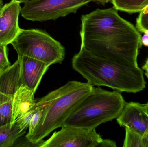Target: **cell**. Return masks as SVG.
I'll return each instance as SVG.
<instances>
[{"instance_id": "cell-1", "label": "cell", "mask_w": 148, "mask_h": 147, "mask_svg": "<svg viewBox=\"0 0 148 147\" xmlns=\"http://www.w3.org/2000/svg\"><path fill=\"white\" fill-rule=\"evenodd\" d=\"M81 46L97 57L115 63L137 66L141 35L121 17L114 7L97 9L81 17Z\"/></svg>"}, {"instance_id": "cell-2", "label": "cell", "mask_w": 148, "mask_h": 147, "mask_svg": "<svg viewBox=\"0 0 148 147\" xmlns=\"http://www.w3.org/2000/svg\"><path fill=\"white\" fill-rule=\"evenodd\" d=\"M72 66L92 86H107L120 92L137 93L146 87L143 72L137 66L115 63L97 57L81 46Z\"/></svg>"}, {"instance_id": "cell-3", "label": "cell", "mask_w": 148, "mask_h": 147, "mask_svg": "<svg viewBox=\"0 0 148 147\" xmlns=\"http://www.w3.org/2000/svg\"><path fill=\"white\" fill-rule=\"evenodd\" d=\"M93 88L88 83L69 81L41 98L43 115L33 133L26 138L34 144L43 142L54 130L64 126L70 114L91 93Z\"/></svg>"}, {"instance_id": "cell-4", "label": "cell", "mask_w": 148, "mask_h": 147, "mask_svg": "<svg viewBox=\"0 0 148 147\" xmlns=\"http://www.w3.org/2000/svg\"><path fill=\"white\" fill-rule=\"evenodd\" d=\"M126 104L120 92L94 87L91 93L70 114L64 126L95 129L101 124L117 118Z\"/></svg>"}, {"instance_id": "cell-5", "label": "cell", "mask_w": 148, "mask_h": 147, "mask_svg": "<svg viewBox=\"0 0 148 147\" xmlns=\"http://www.w3.org/2000/svg\"><path fill=\"white\" fill-rule=\"evenodd\" d=\"M11 45L19 56L38 60L49 65L61 64L66 55L65 48L45 31L23 29Z\"/></svg>"}, {"instance_id": "cell-6", "label": "cell", "mask_w": 148, "mask_h": 147, "mask_svg": "<svg viewBox=\"0 0 148 147\" xmlns=\"http://www.w3.org/2000/svg\"><path fill=\"white\" fill-rule=\"evenodd\" d=\"M94 0H29L24 3L21 14L32 21L44 22L75 13Z\"/></svg>"}, {"instance_id": "cell-7", "label": "cell", "mask_w": 148, "mask_h": 147, "mask_svg": "<svg viewBox=\"0 0 148 147\" xmlns=\"http://www.w3.org/2000/svg\"><path fill=\"white\" fill-rule=\"evenodd\" d=\"M95 129L64 126L41 147H97L103 140Z\"/></svg>"}, {"instance_id": "cell-8", "label": "cell", "mask_w": 148, "mask_h": 147, "mask_svg": "<svg viewBox=\"0 0 148 147\" xmlns=\"http://www.w3.org/2000/svg\"><path fill=\"white\" fill-rule=\"evenodd\" d=\"M20 66L17 60L0 73V126L11 122L12 104L20 84Z\"/></svg>"}, {"instance_id": "cell-9", "label": "cell", "mask_w": 148, "mask_h": 147, "mask_svg": "<svg viewBox=\"0 0 148 147\" xmlns=\"http://www.w3.org/2000/svg\"><path fill=\"white\" fill-rule=\"evenodd\" d=\"M21 3L11 1L0 10V45L8 46L11 44L21 30L18 22Z\"/></svg>"}, {"instance_id": "cell-10", "label": "cell", "mask_w": 148, "mask_h": 147, "mask_svg": "<svg viewBox=\"0 0 148 147\" xmlns=\"http://www.w3.org/2000/svg\"><path fill=\"white\" fill-rule=\"evenodd\" d=\"M117 123L140 134L148 133V114L144 104L139 103H126L120 115Z\"/></svg>"}, {"instance_id": "cell-11", "label": "cell", "mask_w": 148, "mask_h": 147, "mask_svg": "<svg viewBox=\"0 0 148 147\" xmlns=\"http://www.w3.org/2000/svg\"><path fill=\"white\" fill-rule=\"evenodd\" d=\"M20 66V84L35 93L49 66L38 60L25 56H18Z\"/></svg>"}, {"instance_id": "cell-12", "label": "cell", "mask_w": 148, "mask_h": 147, "mask_svg": "<svg viewBox=\"0 0 148 147\" xmlns=\"http://www.w3.org/2000/svg\"><path fill=\"white\" fill-rule=\"evenodd\" d=\"M34 94L32 90L23 85L18 86L12 104L11 124L34 107L36 103Z\"/></svg>"}, {"instance_id": "cell-13", "label": "cell", "mask_w": 148, "mask_h": 147, "mask_svg": "<svg viewBox=\"0 0 148 147\" xmlns=\"http://www.w3.org/2000/svg\"><path fill=\"white\" fill-rule=\"evenodd\" d=\"M22 131L16 123L0 126V147H14L16 142L26 133Z\"/></svg>"}, {"instance_id": "cell-14", "label": "cell", "mask_w": 148, "mask_h": 147, "mask_svg": "<svg viewBox=\"0 0 148 147\" xmlns=\"http://www.w3.org/2000/svg\"><path fill=\"white\" fill-rule=\"evenodd\" d=\"M117 10L128 13L141 12L148 6V0H110Z\"/></svg>"}, {"instance_id": "cell-15", "label": "cell", "mask_w": 148, "mask_h": 147, "mask_svg": "<svg viewBox=\"0 0 148 147\" xmlns=\"http://www.w3.org/2000/svg\"><path fill=\"white\" fill-rule=\"evenodd\" d=\"M126 129L123 147H148V133L140 134Z\"/></svg>"}, {"instance_id": "cell-16", "label": "cell", "mask_w": 148, "mask_h": 147, "mask_svg": "<svg viewBox=\"0 0 148 147\" xmlns=\"http://www.w3.org/2000/svg\"><path fill=\"white\" fill-rule=\"evenodd\" d=\"M38 106V104L36 102V104L35 105L34 107H33L29 111H28L22 116L20 117L15 122L17 126L22 131H26V129L28 128L29 121L31 120V117L37 110Z\"/></svg>"}, {"instance_id": "cell-17", "label": "cell", "mask_w": 148, "mask_h": 147, "mask_svg": "<svg viewBox=\"0 0 148 147\" xmlns=\"http://www.w3.org/2000/svg\"><path fill=\"white\" fill-rule=\"evenodd\" d=\"M7 46L0 45V73L11 66L8 58Z\"/></svg>"}, {"instance_id": "cell-18", "label": "cell", "mask_w": 148, "mask_h": 147, "mask_svg": "<svg viewBox=\"0 0 148 147\" xmlns=\"http://www.w3.org/2000/svg\"><path fill=\"white\" fill-rule=\"evenodd\" d=\"M136 28L139 32L143 33L148 30V14L140 12L136 19Z\"/></svg>"}, {"instance_id": "cell-19", "label": "cell", "mask_w": 148, "mask_h": 147, "mask_svg": "<svg viewBox=\"0 0 148 147\" xmlns=\"http://www.w3.org/2000/svg\"><path fill=\"white\" fill-rule=\"evenodd\" d=\"M99 147H116V144L115 142L108 139H103Z\"/></svg>"}, {"instance_id": "cell-20", "label": "cell", "mask_w": 148, "mask_h": 147, "mask_svg": "<svg viewBox=\"0 0 148 147\" xmlns=\"http://www.w3.org/2000/svg\"><path fill=\"white\" fill-rule=\"evenodd\" d=\"M144 35L141 37L142 44L145 46H148V30L144 32Z\"/></svg>"}, {"instance_id": "cell-21", "label": "cell", "mask_w": 148, "mask_h": 147, "mask_svg": "<svg viewBox=\"0 0 148 147\" xmlns=\"http://www.w3.org/2000/svg\"><path fill=\"white\" fill-rule=\"evenodd\" d=\"M94 1L100 3L103 5H105L106 3L110 1V0H94Z\"/></svg>"}, {"instance_id": "cell-22", "label": "cell", "mask_w": 148, "mask_h": 147, "mask_svg": "<svg viewBox=\"0 0 148 147\" xmlns=\"http://www.w3.org/2000/svg\"><path fill=\"white\" fill-rule=\"evenodd\" d=\"M142 69L146 72H148V58L146 60L145 64L142 67Z\"/></svg>"}, {"instance_id": "cell-23", "label": "cell", "mask_w": 148, "mask_h": 147, "mask_svg": "<svg viewBox=\"0 0 148 147\" xmlns=\"http://www.w3.org/2000/svg\"><path fill=\"white\" fill-rule=\"evenodd\" d=\"M10 1H17L20 2L21 3H25L27 1H29V0H10Z\"/></svg>"}, {"instance_id": "cell-24", "label": "cell", "mask_w": 148, "mask_h": 147, "mask_svg": "<svg viewBox=\"0 0 148 147\" xmlns=\"http://www.w3.org/2000/svg\"><path fill=\"white\" fill-rule=\"evenodd\" d=\"M144 107H145V110H146L147 113L148 114V102L146 104H144Z\"/></svg>"}, {"instance_id": "cell-25", "label": "cell", "mask_w": 148, "mask_h": 147, "mask_svg": "<svg viewBox=\"0 0 148 147\" xmlns=\"http://www.w3.org/2000/svg\"><path fill=\"white\" fill-rule=\"evenodd\" d=\"M3 0H0V10L3 6Z\"/></svg>"}, {"instance_id": "cell-26", "label": "cell", "mask_w": 148, "mask_h": 147, "mask_svg": "<svg viewBox=\"0 0 148 147\" xmlns=\"http://www.w3.org/2000/svg\"><path fill=\"white\" fill-rule=\"evenodd\" d=\"M142 12L144 13H146V14H148V6L143 9Z\"/></svg>"}, {"instance_id": "cell-27", "label": "cell", "mask_w": 148, "mask_h": 147, "mask_svg": "<svg viewBox=\"0 0 148 147\" xmlns=\"http://www.w3.org/2000/svg\"><path fill=\"white\" fill-rule=\"evenodd\" d=\"M145 74H146V76H147V77L148 78V72H146Z\"/></svg>"}]
</instances>
